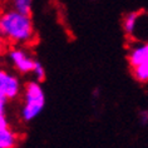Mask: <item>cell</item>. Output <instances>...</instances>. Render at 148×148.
Masks as SVG:
<instances>
[{
  "instance_id": "obj_8",
  "label": "cell",
  "mask_w": 148,
  "mask_h": 148,
  "mask_svg": "<svg viewBox=\"0 0 148 148\" xmlns=\"http://www.w3.org/2000/svg\"><path fill=\"white\" fill-rule=\"evenodd\" d=\"M131 70H132L133 78L138 83H142V84L148 83V62L137 66H133V68H131Z\"/></svg>"
},
{
  "instance_id": "obj_2",
  "label": "cell",
  "mask_w": 148,
  "mask_h": 148,
  "mask_svg": "<svg viewBox=\"0 0 148 148\" xmlns=\"http://www.w3.org/2000/svg\"><path fill=\"white\" fill-rule=\"evenodd\" d=\"M45 106V94L40 82L30 80L25 84L23 92V104L20 109V117L24 122L34 121L43 112Z\"/></svg>"
},
{
  "instance_id": "obj_1",
  "label": "cell",
  "mask_w": 148,
  "mask_h": 148,
  "mask_svg": "<svg viewBox=\"0 0 148 148\" xmlns=\"http://www.w3.org/2000/svg\"><path fill=\"white\" fill-rule=\"evenodd\" d=\"M0 35L14 47L29 45L35 40V28L29 14L14 9L0 12Z\"/></svg>"
},
{
  "instance_id": "obj_4",
  "label": "cell",
  "mask_w": 148,
  "mask_h": 148,
  "mask_svg": "<svg viewBox=\"0 0 148 148\" xmlns=\"http://www.w3.org/2000/svg\"><path fill=\"white\" fill-rule=\"evenodd\" d=\"M21 92V83L19 78L12 72L0 69V93L9 99H15Z\"/></svg>"
},
{
  "instance_id": "obj_7",
  "label": "cell",
  "mask_w": 148,
  "mask_h": 148,
  "mask_svg": "<svg viewBox=\"0 0 148 148\" xmlns=\"http://www.w3.org/2000/svg\"><path fill=\"white\" fill-rule=\"evenodd\" d=\"M18 140V134L10 127L0 128V148H15Z\"/></svg>"
},
{
  "instance_id": "obj_11",
  "label": "cell",
  "mask_w": 148,
  "mask_h": 148,
  "mask_svg": "<svg viewBox=\"0 0 148 148\" xmlns=\"http://www.w3.org/2000/svg\"><path fill=\"white\" fill-rule=\"evenodd\" d=\"M9 99L0 93V116H6V104Z\"/></svg>"
},
{
  "instance_id": "obj_13",
  "label": "cell",
  "mask_w": 148,
  "mask_h": 148,
  "mask_svg": "<svg viewBox=\"0 0 148 148\" xmlns=\"http://www.w3.org/2000/svg\"><path fill=\"white\" fill-rule=\"evenodd\" d=\"M6 43H8V42H6V40H5L4 38H3L1 35H0V54H3V53H4V51H5Z\"/></svg>"
},
{
  "instance_id": "obj_9",
  "label": "cell",
  "mask_w": 148,
  "mask_h": 148,
  "mask_svg": "<svg viewBox=\"0 0 148 148\" xmlns=\"http://www.w3.org/2000/svg\"><path fill=\"white\" fill-rule=\"evenodd\" d=\"M9 3H10V9H14L19 13L30 15L34 0H9Z\"/></svg>"
},
{
  "instance_id": "obj_6",
  "label": "cell",
  "mask_w": 148,
  "mask_h": 148,
  "mask_svg": "<svg viewBox=\"0 0 148 148\" xmlns=\"http://www.w3.org/2000/svg\"><path fill=\"white\" fill-rule=\"evenodd\" d=\"M140 18V13L139 12H129L123 16L122 20V28L125 35L128 36H133L137 30V25H138Z\"/></svg>"
},
{
  "instance_id": "obj_10",
  "label": "cell",
  "mask_w": 148,
  "mask_h": 148,
  "mask_svg": "<svg viewBox=\"0 0 148 148\" xmlns=\"http://www.w3.org/2000/svg\"><path fill=\"white\" fill-rule=\"evenodd\" d=\"M32 74L34 75V78H35L36 82H42V80H44V78H45V75H47L44 65H43L40 62L36 60L35 66H34V70H33V73H32Z\"/></svg>"
},
{
  "instance_id": "obj_12",
  "label": "cell",
  "mask_w": 148,
  "mask_h": 148,
  "mask_svg": "<svg viewBox=\"0 0 148 148\" xmlns=\"http://www.w3.org/2000/svg\"><path fill=\"white\" fill-rule=\"evenodd\" d=\"M138 119L139 123L142 125H147L148 124V109H142L138 113Z\"/></svg>"
},
{
  "instance_id": "obj_3",
  "label": "cell",
  "mask_w": 148,
  "mask_h": 148,
  "mask_svg": "<svg viewBox=\"0 0 148 148\" xmlns=\"http://www.w3.org/2000/svg\"><path fill=\"white\" fill-rule=\"evenodd\" d=\"M8 59L13 68L20 74L33 73L36 60L23 47H13L8 50Z\"/></svg>"
},
{
  "instance_id": "obj_5",
  "label": "cell",
  "mask_w": 148,
  "mask_h": 148,
  "mask_svg": "<svg viewBox=\"0 0 148 148\" xmlns=\"http://www.w3.org/2000/svg\"><path fill=\"white\" fill-rule=\"evenodd\" d=\"M128 64L131 68L148 62V42L136 43L128 51Z\"/></svg>"
}]
</instances>
